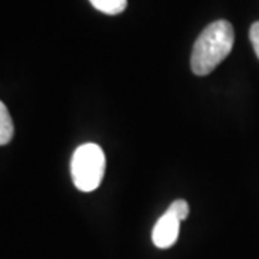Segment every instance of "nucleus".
Wrapping results in <instances>:
<instances>
[{
	"instance_id": "nucleus-2",
	"label": "nucleus",
	"mask_w": 259,
	"mask_h": 259,
	"mask_svg": "<svg viewBox=\"0 0 259 259\" xmlns=\"http://www.w3.org/2000/svg\"><path fill=\"white\" fill-rule=\"evenodd\" d=\"M105 173V154L98 144L87 143L76 148L71 160V175L75 187L93 192L101 185Z\"/></svg>"
},
{
	"instance_id": "nucleus-4",
	"label": "nucleus",
	"mask_w": 259,
	"mask_h": 259,
	"mask_svg": "<svg viewBox=\"0 0 259 259\" xmlns=\"http://www.w3.org/2000/svg\"><path fill=\"white\" fill-rule=\"evenodd\" d=\"M13 134H15V127L9 110L0 101V146L10 143V140L13 139Z\"/></svg>"
},
{
	"instance_id": "nucleus-3",
	"label": "nucleus",
	"mask_w": 259,
	"mask_h": 259,
	"mask_svg": "<svg viewBox=\"0 0 259 259\" xmlns=\"http://www.w3.org/2000/svg\"><path fill=\"white\" fill-rule=\"evenodd\" d=\"M179 231H180V221L175 214L166 210V213L154 225L151 238L157 248L167 249L176 243L177 238H179Z\"/></svg>"
},
{
	"instance_id": "nucleus-5",
	"label": "nucleus",
	"mask_w": 259,
	"mask_h": 259,
	"mask_svg": "<svg viewBox=\"0 0 259 259\" xmlns=\"http://www.w3.org/2000/svg\"><path fill=\"white\" fill-rule=\"evenodd\" d=\"M97 10L105 15H120L127 8V0H90Z\"/></svg>"
},
{
	"instance_id": "nucleus-1",
	"label": "nucleus",
	"mask_w": 259,
	"mask_h": 259,
	"mask_svg": "<svg viewBox=\"0 0 259 259\" xmlns=\"http://www.w3.org/2000/svg\"><path fill=\"white\" fill-rule=\"evenodd\" d=\"M235 32L228 20H216L203 29L193 45L190 66L193 74L209 75L231 54Z\"/></svg>"
},
{
	"instance_id": "nucleus-7",
	"label": "nucleus",
	"mask_w": 259,
	"mask_h": 259,
	"mask_svg": "<svg viewBox=\"0 0 259 259\" xmlns=\"http://www.w3.org/2000/svg\"><path fill=\"white\" fill-rule=\"evenodd\" d=\"M249 39L255 54L259 58V22H255L249 29Z\"/></svg>"
},
{
	"instance_id": "nucleus-6",
	"label": "nucleus",
	"mask_w": 259,
	"mask_h": 259,
	"mask_svg": "<svg viewBox=\"0 0 259 259\" xmlns=\"http://www.w3.org/2000/svg\"><path fill=\"white\" fill-rule=\"evenodd\" d=\"M167 212L175 214L177 219L182 222V221L187 219V216H189V203L186 200H183V199L175 200L173 203L168 206Z\"/></svg>"
}]
</instances>
